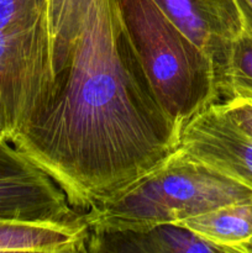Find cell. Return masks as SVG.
I'll use <instances>...</instances> for the list:
<instances>
[{
    "label": "cell",
    "mask_w": 252,
    "mask_h": 253,
    "mask_svg": "<svg viewBox=\"0 0 252 253\" xmlns=\"http://www.w3.org/2000/svg\"><path fill=\"white\" fill-rule=\"evenodd\" d=\"M252 199V189L179 147L140 178L83 214L90 231H136Z\"/></svg>",
    "instance_id": "obj_2"
},
{
    "label": "cell",
    "mask_w": 252,
    "mask_h": 253,
    "mask_svg": "<svg viewBox=\"0 0 252 253\" xmlns=\"http://www.w3.org/2000/svg\"><path fill=\"white\" fill-rule=\"evenodd\" d=\"M89 234L83 215L67 222L0 220V252H88Z\"/></svg>",
    "instance_id": "obj_9"
},
{
    "label": "cell",
    "mask_w": 252,
    "mask_h": 253,
    "mask_svg": "<svg viewBox=\"0 0 252 253\" xmlns=\"http://www.w3.org/2000/svg\"><path fill=\"white\" fill-rule=\"evenodd\" d=\"M178 147L252 189V138L237 127L219 103L185 125Z\"/></svg>",
    "instance_id": "obj_6"
},
{
    "label": "cell",
    "mask_w": 252,
    "mask_h": 253,
    "mask_svg": "<svg viewBox=\"0 0 252 253\" xmlns=\"http://www.w3.org/2000/svg\"><path fill=\"white\" fill-rule=\"evenodd\" d=\"M225 253H242L252 239V199L230 203L179 222Z\"/></svg>",
    "instance_id": "obj_10"
},
{
    "label": "cell",
    "mask_w": 252,
    "mask_h": 253,
    "mask_svg": "<svg viewBox=\"0 0 252 253\" xmlns=\"http://www.w3.org/2000/svg\"><path fill=\"white\" fill-rule=\"evenodd\" d=\"M79 216L53 178L0 136V220L67 222Z\"/></svg>",
    "instance_id": "obj_5"
},
{
    "label": "cell",
    "mask_w": 252,
    "mask_h": 253,
    "mask_svg": "<svg viewBox=\"0 0 252 253\" xmlns=\"http://www.w3.org/2000/svg\"><path fill=\"white\" fill-rule=\"evenodd\" d=\"M221 99H252V31L245 25L232 40L220 79Z\"/></svg>",
    "instance_id": "obj_12"
},
{
    "label": "cell",
    "mask_w": 252,
    "mask_h": 253,
    "mask_svg": "<svg viewBox=\"0 0 252 253\" xmlns=\"http://www.w3.org/2000/svg\"><path fill=\"white\" fill-rule=\"evenodd\" d=\"M0 136H6V135H5V132H4V131L1 130V127H0ZM6 137H7V136H6Z\"/></svg>",
    "instance_id": "obj_16"
},
{
    "label": "cell",
    "mask_w": 252,
    "mask_h": 253,
    "mask_svg": "<svg viewBox=\"0 0 252 253\" xmlns=\"http://www.w3.org/2000/svg\"><path fill=\"white\" fill-rule=\"evenodd\" d=\"M74 209H90L179 146L124 29L118 0H94L46 103L11 138Z\"/></svg>",
    "instance_id": "obj_1"
},
{
    "label": "cell",
    "mask_w": 252,
    "mask_h": 253,
    "mask_svg": "<svg viewBox=\"0 0 252 253\" xmlns=\"http://www.w3.org/2000/svg\"><path fill=\"white\" fill-rule=\"evenodd\" d=\"M47 0H0V127L19 133L52 93Z\"/></svg>",
    "instance_id": "obj_4"
},
{
    "label": "cell",
    "mask_w": 252,
    "mask_h": 253,
    "mask_svg": "<svg viewBox=\"0 0 252 253\" xmlns=\"http://www.w3.org/2000/svg\"><path fill=\"white\" fill-rule=\"evenodd\" d=\"M118 5L151 89L182 135L194 116L221 100L212 61L155 0H118Z\"/></svg>",
    "instance_id": "obj_3"
},
{
    "label": "cell",
    "mask_w": 252,
    "mask_h": 253,
    "mask_svg": "<svg viewBox=\"0 0 252 253\" xmlns=\"http://www.w3.org/2000/svg\"><path fill=\"white\" fill-rule=\"evenodd\" d=\"M219 104L237 127L252 138V99H231Z\"/></svg>",
    "instance_id": "obj_13"
},
{
    "label": "cell",
    "mask_w": 252,
    "mask_h": 253,
    "mask_svg": "<svg viewBox=\"0 0 252 253\" xmlns=\"http://www.w3.org/2000/svg\"><path fill=\"white\" fill-rule=\"evenodd\" d=\"M242 253H252V239L242 247Z\"/></svg>",
    "instance_id": "obj_15"
},
{
    "label": "cell",
    "mask_w": 252,
    "mask_h": 253,
    "mask_svg": "<svg viewBox=\"0 0 252 253\" xmlns=\"http://www.w3.org/2000/svg\"><path fill=\"white\" fill-rule=\"evenodd\" d=\"M239 4L244 14L245 25L252 31V0H239Z\"/></svg>",
    "instance_id": "obj_14"
},
{
    "label": "cell",
    "mask_w": 252,
    "mask_h": 253,
    "mask_svg": "<svg viewBox=\"0 0 252 253\" xmlns=\"http://www.w3.org/2000/svg\"><path fill=\"white\" fill-rule=\"evenodd\" d=\"M94 0H47L56 76L67 61Z\"/></svg>",
    "instance_id": "obj_11"
},
{
    "label": "cell",
    "mask_w": 252,
    "mask_h": 253,
    "mask_svg": "<svg viewBox=\"0 0 252 253\" xmlns=\"http://www.w3.org/2000/svg\"><path fill=\"white\" fill-rule=\"evenodd\" d=\"M93 253H225L180 224H162L136 231H90Z\"/></svg>",
    "instance_id": "obj_8"
},
{
    "label": "cell",
    "mask_w": 252,
    "mask_h": 253,
    "mask_svg": "<svg viewBox=\"0 0 252 253\" xmlns=\"http://www.w3.org/2000/svg\"><path fill=\"white\" fill-rule=\"evenodd\" d=\"M167 16L212 61L220 79L232 40L244 29L239 0H155Z\"/></svg>",
    "instance_id": "obj_7"
}]
</instances>
